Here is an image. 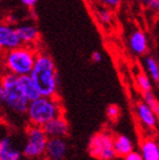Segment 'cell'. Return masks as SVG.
Here are the masks:
<instances>
[{"mask_svg": "<svg viewBox=\"0 0 159 160\" xmlns=\"http://www.w3.org/2000/svg\"><path fill=\"white\" fill-rule=\"evenodd\" d=\"M30 77L41 97L57 96L59 85L58 72L56 69L55 62L48 53L38 52Z\"/></svg>", "mask_w": 159, "mask_h": 160, "instance_id": "1", "label": "cell"}, {"mask_svg": "<svg viewBox=\"0 0 159 160\" xmlns=\"http://www.w3.org/2000/svg\"><path fill=\"white\" fill-rule=\"evenodd\" d=\"M63 103L57 96L41 97L28 102L26 109V118L30 125L42 127L48 122L59 116H64Z\"/></svg>", "mask_w": 159, "mask_h": 160, "instance_id": "2", "label": "cell"}, {"mask_svg": "<svg viewBox=\"0 0 159 160\" xmlns=\"http://www.w3.org/2000/svg\"><path fill=\"white\" fill-rule=\"evenodd\" d=\"M38 52L39 50L35 47L21 44L16 48H13L3 52L1 57L3 68L6 73H9L15 76L30 75Z\"/></svg>", "mask_w": 159, "mask_h": 160, "instance_id": "3", "label": "cell"}, {"mask_svg": "<svg viewBox=\"0 0 159 160\" xmlns=\"http://www.w3.org/2000/svg\"><path fill=\"white\" fill-rule=\"evenodd\" d=\"M0 80L3 90V106L13 114L25 115L30 101L21 92L17 85V76L3 72L0 75Z\"/></svg>", "mask_w": 159, "mask_h": 160, "instance_id": "4", "label": "cell"}, {"mask_svg": "<svg viewBox=\"0 0 159 160\" xmlns=\"http://www.w3.org/2000/svg\"><path fill=\"white\" fill-rule=\"evenodd\" d=\"M25 143L22 154L28 159H39L44 156L48 136L42 127L28 125L25 131Z\"/></svg>", "mask_w": 159, "mask_h": 160, "instance_id": "5", "label": "cell"}, {"mask_svg": "<svg viewBox=\"0 0 159 160\" xmlns=\"http://www.w3.org/2000/svg\"><path fill=\"white\" fill-rule=\"evenodd\" d=\"M88 150L91 157L99 160H114L116 153L114 150V136L111 133L102 131L90 139Z\"/></svg>", "mask_w": 159, "mask_h": 160, "instance_id": "6", "label": "cell"}, {"mask_svg": "<svg viewBox=\"0 0 159 160\" xmlns=\"http://www.w3.org/2000/svg\"><path fill=\"white\" fill-rule=\"evenodd\" d=\"M21 46L16 30L12 25L0 22V53Z\"/></svg>", "mask_w": 159, "mask_h": 160, "instance_id": "7", "label": "cell"}, {"mask_svg": "<svg viewBox=\"0 0 159 160\" xmlns=\"http://www.w3.org/2000/svg\"><path fill=\"white\" fill-rule=\"evenodd\" d=\"M67 154V143L61 138H48L44 156L47 160H65Z\"/></svg>", "mask_w": 159, "mask_h": 160, "instance_id": "8", "label": "cell"}, {"mask_svg": "<svg viewBox=\"0 0 159 160\" xmlns=\"http://www.w3.org/2000/svg\"><path fill=\"white\" fill-rule=\"evenodd\" d=\"M43 131L48 138H61L68 135L69 133V125L65 116H59L57 118H54L50 122L43 125Z\"/></svg>", "mask_w": 159, "mask_h": 160, "instance_id": "9", "label": "cell"}, {"mask_svg": "<svg viewBox=\"0 0 159 160\" xmlns=\"http://www.w3.org/2000/svg\"><path fill=\"white\" fill-rule=\"evenodd\" d=\"M17 37H18L21 44L23 46L35 47L40 39V33L37 26L33 24H22L15 28Z\"/></svg>", "mask_w": 159, "mask_h": 160, "instance_id": "10", "label": "cell"}, {"mask_svg": "<svg viewBox=\"0 0 159 160\" xmlns=\"http://www.w3.org/2000/svg\"><path fill=\"white\" fill-rule=\"evenodd\" d=\"M22 151L16 148L10 136L0 139V160H22Z\"/></svg>", "mask_w": 159, "mask_h": 160, "instance_id": "11", "label": "cell"}, {"mask_svg": "<svg viewBox=\"0 0 159 160\" xmlns=\"http://www.w3.org/2000/svg\"><path fill=\"white\" fill-rule=\"evenodd\" d=\"M136 116L140 123L147 129H155L158 123L157 115L153 112L144 102H139L136 105Z\"/></svg>", "mask_w": 159, "mask_h": 160, "instance_id": "12", "label": "cell"}, {"mask_svg": "<svg viewBox=\"0 0 159 160\" xmlns=\"http://www.w3.org/2000/svg\"><path fill=\"white\" fill-rule=\"evenodd\" d=\"M129 46L133 53L138 56L144 55L148 50V39L146 33L141 30L132 32L129 39Z\"/></svg>", "mask_w": 159, "mask_h": 160, "instance_id": "13", "label": "cell"}, {"mask_svg": "<svg viewBox=\"0 0 159 160\" xmlns=\"http://www.w3.org/2000/svg\"><path fill=\"white\" fill-rule=\"evenodd\" d=\"M17 85H18L21 92L23 93V96L28 99V101H32V100L40 97L39 92H38L37 88L34 85L30 75L17 76Z\"/></svg>", "mask_w": 159, "mask_h": 160, "instance_id": "14", "label": "cell"}, {"mask_svg": "<svg viewBox=\"0 0 159 160\" xmlns=\"http://www.w3.org/2000/svg\"><path fill=\"white\" fill-rule=\"evenodd\" d=\"M141 157L143 160H159V147L153 139H144L141 142Z\"/></svg>", "mask_w": 159, "mask_h": 160, "instance_id": "15", "label": "cell"}, {"mask_svg": "<svg viewBox=\"0 0 159 160\" xmlns=\"http://www.w3.org/2000/svg\"><path fill=\"white\" fill-rule=\"evenodd\" d=\"M114 150L116 157H125L133 150V142L126 135H117L114 138Z\"/></svg>", "mask_w": 159, "mask_h": 160, "instance_id": "16", "label": "cell"}, {"mask_svg": "<svg viewBox=\"0 0 159 160\" xmlns=\"http://www.w3.org/2000/svg\"><path fill=\"white\" fill-rule=\"evenodd\" d=\"M144 65H146V71H147L148 75H149L150 80L158 83L159 81V65L156 59L148 56L147 58L144 59Z\"/></svg>", "mask_w": 159, "mask_h": 160, "instance_id": "17", "label": "cell"}, {"mask_svg": "<svg viewBox=\"0 0 159 160\" xmlns=\"http://www.w3.org/2000/svg\"><path fill=\"white\" fill-rule=\"evenodd\" d=\"M142 94H143V102L158 116L159 103H158V99L155 96V93L152 91H148V92H142Z\"/></svg>", "mask_w": 159, "mask_h": 160, "instance_id": "18", "label": "cell"}, {"mask_svg": "<svg viewBox=\"0 0 159 160\" xmlns=\"http://www.w3.org/2000/svg\"><path fill=\"white\" fill-rule=\"evenodd\" d=\"M136 84H138L139 89L142 91V92H148V91H152V83H151V80L148 75L143 74V73H140V74L136 76Z\"/></svg>", "mask_w": 159, "mask_h": 160, "instance_id": "19", "label": "cell"}, {"mask_svg": "<svg viewBox=\"0 0 159 160\" xmlns=\"http://www.w3.org/2000/svg\"><path fill=\"white\" fill-rule=\"evenodd\" d=\"M119 115H121V109H119L118 106L116 105H110L107 108V117L109 118L111 122H115L119 118Z\"/></svg>", "mask_w": 159, "mask_h": 160, "instance_id": "20", "label": "cell"}, {"mask_svg": "<svg viewBox=\"0 0 159 160\" xmlns=\"http://www.w3.org/2000/svg\"><path fill=\"white\" fill-rule=\"evenodd\" d=\"M98 18L104 24H109L113 19V14L109 9H100L98 12Z\"/></svg>", "mask_w": 159, "mask_h": 160, "instance_id": "21", "label": "cell"}, {"mask_svg": "<svg viewBox=\"0 0 159 160\" xmlns=\"http://www.w3.org/2000/svg\"><path fill=\"white\" fill-rule=\"evenodd\" d=\"M141 2L143 3L144 6H147L150 9L158 12L159 9V0H141Z\"/></svg>", "mask_w": 159, "mask_h": 160, "instance_id": "22", "label": "cell"}, {"mask_svg": "<svg viewBox=\"0 0 159 160\" xmlns=\"http://www.w3.org/2000/svg\"><path fill=\"white\" fill-rule=\"evenodd\" d=\"M99 1L106 5L107 7H109V8H116L121 3V0H99Z\"/></svg>", "mask_w": 159, "mask_h": 160, "instance_id": "23", "label": "cell"}, {"mask_svg": "<svg viewBox=\"0 0 159 160\" xmlns=\"http://www.w3.org/2000/svg\"><path fill=\"white\" fill-rule=\"evenodd\" d=\"M124 160H143L142 157H141V154L136 151H132L131 153H129L127 156L124 157Z\"/></svg>", "mask_w": 159, "mask_h": 160, "instance_id": "24", "label": "cell"}, {"mask_svg": "<svg viewBox=\"0 0 159 160\" xmlns=\"http://www.w3.org/2000/svg\"><path fill=\"white\" fill-rule=\"evenodd\" d=\"M91 60L93 62H97V64H98V62H100L101 60H102V55H101L99 51H95V52L91 55Z\"/></svg>", "mask_w": 159, "mask_h": 160, "instance_id": "25", "label": "cell"}, {"mask_svg": "<svg viewBox=\"0 0 159 160\" xmlns=\"http://www.w3.org/2000/svg\"><path fill=\"white\" fill-rule=\"evenodd\" d=\"M21 2L24 5V6L28 7V8H33L35 5H37L38 0H21Z\"/></svg>", "mask_w": 159, "mask_h": 160, "instance_id": "26", "label": "cell"}, {"mask_svg": "<svg viewBox=\"0 0 159 160\" xmlns=\"http://www.w3.org/2000/svg\"><path fill=\"white\" fill-rule=\"evenodd\" d=\"M3 83L0 80V108L3 107Z\"/></svg>", "mask_w": 159, "mask_h": 160, "instance_id": "27", "label": "cell"}, {"mask_svg": "<svg viewBox=\"0 0 159 160\" xmlns=\"http://www.w3.org/2000/svg\"><path fill=\"white\" fill-rule=\"evenodd\" d=\"M1 69H3V64H1V57H0V75L3 74V73H1Z\"/></svg>", "mask_w": 159, "mask_h": 160, "instance_id": "28", "label": "cell"}, {"mask_svg": "<svg viewBox=\"0 0 159 160\" xmlns=\"http://www.w3.org/2000/svg\"><path fill=\"white\" fill-rule=\"evenodd\" d=\"M1 1H3V0H0V2H1Z\"/></svg>", "mask_w": 159, "mask_h": 160, "instance_id": "29", "label": "cell"}]
</instances>
